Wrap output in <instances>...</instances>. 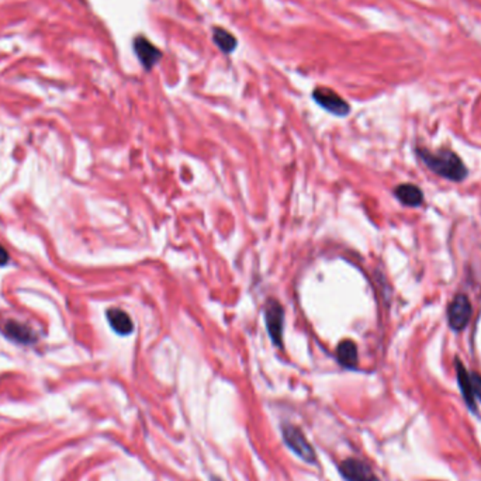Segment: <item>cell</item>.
Returning <instances> with one entry per match:
<instances>
[{
    "mask_svg": "<svg viewBox=\"0 0 481 481\" xmlns=\"http://www.w3.org/2000/svg\"><path fill=\"white\" fill-rule=\"evenodd\" d=\"M8 262V255H7V252H6V249L0 245V266H3V265H6Z\"/></svg>",
    "mask_w": 481,
    "mask_h": 481,
    "instance_id": "9a60e30c",
    "label": "cell"
},
{
    "mask_svg": "<svg viewBox=\"0 0 481 481\" xmlns=\"http://www.w3.org/2000/svg\"><path fill=\"white\" fill-rule=\"evenodd\" d=\"M284 318V311L280 306L279 301L276 300H269L266 307H265V320H266V327L267 332L276 345H282V334H283V321Z\"/></svg>",
    "mask_w": 481,
    "mask_h": 481,
    "instance_id": "5b68a950",
    "label": "cell"
},
{
    "mask_svg": "<svg viewBox=\"0 0 481 481\" xmlns=\"http://www.w3.org/2000/svg\"><path fill=\"white\" fill-rule=\"evenodd\" d=\"M134 52L137 58L139 59L141 65L145 71L153 69V66L162 59V52L159 48H156L149 40H146L144 35H138L134 38L132 42Z\"/></svg>",
    "mask_w": 481,
    "mask_h": 481,
    "instance_id": "8992f818",
    "label": "cell"
},
{
    "mask_svg": "<svg viewBox=\"0 0 481 481\" xmlns=\"http://www.w3.org/2000/svg\"><path fill=\"white\" fill-rule=\"evenodd\" d=\"M337 358L338 361L348 369H354L358 364V348L355 342L347 340L338 345L337 349Z\"/></svg>",
    "mask_w": 481,
    "mask_h": 481,
    "instance_id": "4fadbf2b",
    "label": "cell"
},
{
    "mask_svg": "<svg viewBox=\"0 0 481 481\" xmlns=\"http://www.w3.org/2000/svg\"><path fill=\"white\" fill-rule=\"evenodd\" d=\"M313 98L323 109L338 117L348 116L351 112V106L335 91L330 88H317L313 92Z\"/></svg>",
    "mask_w": 481,
    "mask_h": 481,
    "instance_id": "277c9868",
    "label": "cell"
},
{
    "mask_svg": "<svg viewBox=\"0 0 481 481\" xmlns=\"http://www.w3.org/2000/svg\"><path fill=\"white\" fill-rule=\"evenodd\" d=\"M419 158L436 175L451 179L453 182H460L468 176V169L460 161V158L451 151L431 152L427 149H418Z\"/></svg>",
    "mask_w": 481,
    "mask_h": 481,
    "instance_id": "6da1fadb",
    "label": "cell"
},
{
    "mask_svg": "<svg viewBox=\"0 0 481 481\" xmlns=\"http://www.w3.org/2000/svg\"><path fill=\"white\" fill-rule=\"evenodd\" d=\"M470 378H472V386H473L475 397H477V398L481 400V377L477 373H470Z\"/></svg>",
    "mask_w": 481,
    "mask_h": 481,
    "instance_id": "5bb4252c",
    "label": "cell"
},
{
    "mask_svg": "<svg viewBox=\"0 0 481 481\" xmlns=\"http://www.w3.org/2000/svg\"><path fill=\"white\" fill-rule=\"evenodd\" d=\"M283 438L286 445L299 456L301 458L304 462L307 463H315V452L313 449V446L308 444V441L306 439L304 434L294 427H286L283 429Z\"/></svg>",
    "mask_w": 481,
    "mask_h": 481,
    "instance_id": "3957f363",
    "label": "cell"
},
{
    "mask_svg": "<svg viewBox=\"0 0 481 481\" xmlns=\"http://www.w3.org/2000/svg\"><path fill=\"white\" fill-rule=\"evenodd\" d=\"M213 41L224 54H231L238 47V40L236 35L223 27H214Z\"/></svg>",
    "mask_w": 481,
    "mask_h": 481,
    "instance_id": "8fae6325",
    "label": "cell"
},
{
    "mask_svg": "<svg viewBox=\"0 0 481 481\" xmlns=\"http://www.w3.org/2000/svg\"><path fill=\"white\" fill-rule=\"evenodd\" d=\"M108 320H109L110 327L119 335H128L134 330L132 320L129 318V315L125 311H122L120 308H110L108 311Z\"/></svg>",
    "mask_w": 481,
    "mask_h": 481,
    "instance_id": "9c48e42d",
    "label": "cell"
},
{
    "mask_svg": "<svg viewBox=\"0 0 481 481\" xmlns=\"http://www.w3.org/2000/svg\"><path fill=\"white\" fill-rule=\"evenodd\" d=\"M4 332L8 338H11L13 341L21 342V344H31L35 338H34V332L31 328L25 327L24 324L16 323V321H10L6 324Z\"/></svg>",
    "mask_w": 481,
    "mask_h": 481,
    "instance_id": "7c38bea8",
    "label": "cell"
},
{
    "mask_svg": "<svg viewBox=\"0 0 481 481\" xmlns=\"http://www.w3.org/2000/svg\"><path fill=\"white\" fill-rule=\"evenodd\" d=\"M341 475L347 481H378L371 469L358 459H348L340 466Z\"/></svg>",
    "mask_w": 481,
    "mask_h": 481,
    "instance_id": "52a82bcc",
    "label": "cell"
},
{
    "mask_svg": "<svg viewBox=\"0 0 481 481\" xmlns=\"http://www.w3.org/2000/svg\"><path fill=\"white\" fill-rule=\"evenodd\" d=\"M472 304L465 294H458L448 307L449 327L453 331H462L468 327L472 318Z\"/></svg>",
    "mask_w": 481,
    "mask_h": 481,
    "instance_id": "7a4b0ae2",
    "label": "cell"
},
{
    "mask_svg": "<svg viewBox=\"0 0 481 481\" xmlns=\"http://www.w3.org/2000/svg\"><path fill=\"white\" fill-rule=\"evenodd\" d=\"M456 371H458L459 386H460V390L463 393L466 402L469 404L470 408L476 410V397H475V391H473V386H472L470 373L465 369V366L459 361H456Z\"/></svg>",
    "mask_w": 481,
    "mask_h": 481,
    "instance_id": "30bf717a",
    "label": "cell"
},
{
    "mask_svg": "<svg viewBox=\"0 0 481 481\" xmlns=\"http://www.w3.org/2000/svg\"><path fill=\"white\" fill-rule=\"evenodd\" d=\"M395 197L408 207H418L424 202L422 190L415 185H400L394 190Z\"/></svg>",
    "mask_w": 481,
    "mask_h": 481,
    "instance_id": "ba28073f",
    "label": "cell"
}]
</instances>
